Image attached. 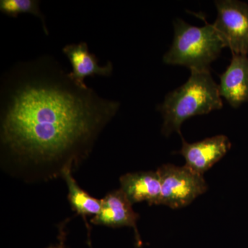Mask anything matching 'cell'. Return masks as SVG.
Segmentation results:
<instances>
[{
	"label": "cell",
	"instance_id": "6",
	"mask_svg": "<svg viewBox=\"0 0 248 248\" xmlns=\"http://www.w3.org/2000/svg\"><path fill=\"white\" fill-rule=\"evenodd\" d=\"M182 141L179 153L186 160V167L202 176L227 154L232 146L229 139L223 135L192 143L183 138Z\"/></svg>",
	"mask_w": 248,
	"mask_h": 248
},
{
	"label": "cell",
	"instance_id": "7",
	"mask_svg": "<svg viewBox=\"0 0 248 248\" xmlns=\"http://www.w3.org/2000/svg\"><path fill=\"white\" fill-rule=\"evenodd\" d=\"M132 205L121 189L112 191L102 200L100 212L93 217L91 222L94 225L110 228L132 227L135 231L137 245L140 247L142 242L137 227L140 216L134 211Z\"/></svg>",
	"mask_w": 248,
	"mask_h": 248
},
{
	"label": "cell",
	"instance_id": "12",
	"mask_svg": "<svg viewBox=\"0 0 248 248\" xmlns=\"http://www.w3.org/2000/svg\"><path fill=\"white\" fill-rule=\"evenodd\" d=\"M39 5L40 1L36 0H1L0 1V11L12 17H17L21 14H29L35 16L40 19L46 35H48V29L46 24L45 16L41 12Z\"/></svg>",
	"mask_w": 248,
	"mask_h": 248
},
{
	"label": "cell",
	"instance_id": "3",
	"mask_svg": "<svg viewBox=\"0 0 248 248\" xmlns=\"http://www.w3.org/2000/svg\"><path fill=\"white\" fill-rule=\"evenodd\" d=\"M226 47L213 24L197 27L177 19L174 22V40L163 62L186 66L190 71H206Z\"/></svg>",
	"mask_w": 248,
	"mask_h": 248
},
{
	"label": "cell",
	"instance_id": "11",
	"mask_svg": "<svg viewBox=\"0 0 248 248\" xmlns=\"http://www.w3.org/2000/svg\"><path fill=\"white\" fill-rule=\"evenodd\" d=\"M68 187V199L71 208L78 215L86 219L89 216H96L102 208V200L94 198L81 189L72 175V168L66 167L62 174Z\"/></svg>",
	"mask_w": 248,
	"mask_h": 248
},
{
	"label": "cell",
	"instance_id": "1",
	"mask_svg": "<svg viewBox=\"0 0 248 248\" xmlns=\"http://www.w3.org/2000/svg\"><path fill=\"white\" fill-rule=\"evenodd\" d=\"M120 107L78 86L52 59L20 63L1 84V152L24 166L50 169L52 177L62 174L89 154Z\"/></svg>",
	"mask_w": 248,
	"mask_h": 248
},
{
	"label": "cell",
	"instance_id": "13",
	"mask_svg": "<svg viewBox=\"0 0 248 248\" xmlns=\"http://www.w3.org/2000/svg\"><path fill=\"white\" fill-rule=\"evenodd\" d=\"M47 248H65V236L64 234L62 235L61 239H60V243L54 246H50Z\"/></svg>",
	"mask_w": 248,
	"mask_h": 248
},
{
	"label": "cell",
	"instance_id": "4",
	"mask_svg": "<svg viewBox=\"0 0 248 248\" xmlns=\"http://www.w3.org/2000/svg\"><path fill=\"white\" fill-rule=\"evenodd\" d=\"M156 172L161 186L160 204L170 208L187 206L208 190L203 176L192 172L185 166L178 167L172 164H165Z\"/></svg>",
	"mask_w": 248,
	"mask_h": 248
},
{
	"label": "cell",
	"instance_id": "2",
	"mask_svg": "<svg viewBox=\"0 0 248 248\" xmlns=\"http://www.w3.org/2000/svg\"><path fill=\"white\" fill-rule=\"evenodd\" d=\"M190 72L185 84L168 93L158 107L164 119L161 131L164 136H169L174 132L181 135V127L185 121L223 107L218 85L210 70Z\"/></svg>",
	"mask_w": 248,
	"mask_h": 248
},
{
	"label": "cell",
	"instance_id": "5",
	"mask_svg": "<svg viewBox=\"0 0 248 248\" xmlns=\"http://www.w3.org/2000/svg\"><path fill=\"white\" fill-rule=\"evenodd\" d=\"M214 23L226 46L232 53L248 55V4L236 0L215 1Z\"/></svg>",
	"mask_w": 248,
	"mask_h": 248
},
{
	"label": "cell",
	"instance_id": "9",
	"mask_svg": "<svg viewBox=\"0 0 248 248\" xmlns=\"http://www.w3.org/2000/svg\"><path fill=\"white\" fill-rule=\"evenodd\" d=\"M62 50L72 66V71L68 73V77L79 87L87 89L84 82L87 77H109L112 75V63L108 62L104 66H99L98 59L94 54L90 53L86 42L65 46Z\"/></svg>",
	"mask_w": 248,
	"mask_h": 248
},
{
	"label": "cell",
	"instance_id": "8",
	"mask_svg": "<svg viewBox=\"0 0 248 248\" xmlns=\"http://www.w3.org/2000/svg\"><path fill=\"white\" fill-rule=\"evenodd\" d=\"M220 95L237 108L248 102V56L232 53L226 71L220 76Z\"/></svg>",
	"mask_w": 248,
	"mask_h": 248
},
{
	"label": "cell",
	"instance_id": "10",
	"mask_svg": "<svg viewBox=\"0 0 248 248\" xmlns=\"http://www.w3.org/2000/svg\"><path fill=\"white\" fill-rule=\"evenodd\" d=\"M121 190L132 204L146 202L160 205L161 186L157 172H139L124 174L120 179Z\"/></svg>",
	"mask_w": 248,
	"mask_h": 248
}]
</instances>
